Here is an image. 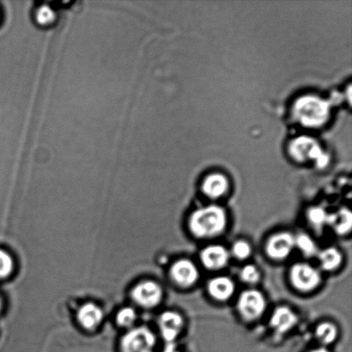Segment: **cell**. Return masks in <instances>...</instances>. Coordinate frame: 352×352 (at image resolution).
Returning a JSON list of instances; mask_svg holds the SVG:
<instances>
[{"label":"cell","mask_w":352,"mask_h":352,"mask_svg":"<svg viewBox=\"0 0 352 352\" xmlns=\"http://www.w3.org/2000/svg\"><path fill=\"white\" fill-rule=\"evenodd\" d=\"M1 16H2L1 10H0V20H1Z\"/></svg>","instance_id":"obj_29"},{"label":"cell","mask_w":352,"mask_h":352,"mask_svg":"<svg viewBox=\"0 0 352 352\" xmlns=\"http://www.w3.org/2000/svg\"><path fill=\"white\" fill-rule=\"evenodd\" d=\"M295 248V236L291 233L281 232L274 234L267 241L265 250L268 256L276 261H282L291 254Z\"/></svg>","instance_id":"obj_8"},{"label":"cell","mask_w":352,"mask_h":352,"mask_svg":"<svg viewBox=\"0 0 352 352\" xmlns=\"http://www.w3.org/2000/svg\"><path fill=\"white\" fill-rule=\"evenodd\" d=\"M156 342V336L150 329L133 327L120 340V352H153Z\"/></svg>","instance_id":"obj_4"},{"label":"cell","mask_w":352,"mask_h":352,"mask_svg":"<svg viewBox=\"0 0 352 352\" xmlns=\"http://www.w3.org/2000/svg\"><path fill=\"white\" fill-rule=\"evenodd\" d=\"M210 295L217 301H227L234 292V284L232 279L228 277L214 278L209 282Z\"/></svg>","instance_id":"obj_15"},{"label":"cell","mask_w":352,"mask_h":352,"mask_svg":"<svg viewBox=\"0 0 352 352\" xmlns=\"http://www.w3.org/2000/svg\"><path fill=\"white\" fill-rule=\"evenodd\" d=\"M170 275L176 285L188 288L198 280L199 272L191 261L179 260L172 265Z\"/></svg>","instance_id":"obj_9"},{"label":"cell","mask_w":352,"mask_h":352,"mask_svg":"<svg viewBox=\"0 0 352 352\" xmlns=\"http://www.w3.org/2000/svg\"><path fill=\"white\" fill-rule=\"evenodd\" d=\"M229 188V182L223 175L212 174L203 182L204 193L210 199H219L226 195Z\"/></svg>","instance_id":"obj_14"},{"label":"cell","mask_w":352,"mask_h":352,"mask_svg":"<svg viewBox=\"0 0 352 352\" xmlns=\"http://www.w3.org/2000/svg\"><path fill=\"white\" fill-rule=\"evenodd\" d=\"M78 322L85 329L92 331L98 329L104 319V313L101 307L94 302H88L78 310Z\"/></svg>","instance_id":"obj_11"},{"label":"cell","mask_w":352,"mask_h":352,"mask_svg":"<svg viewBox=\"0 0 352 352\" xmlns=\"http://www.w3.org/2000/svg\"><path fill=\"white\" fill-rule=\"evenodd\" d=\"M188 223L193 236L199 238L214 237L226 229L227 213L219 206L201 207L192 213Z\"/></svg>","instance_id":"obj_1"},{"label":"cell","mask_w":352,"mask_h":352,"mask_svg":"<svg viewBox=\"0 0 352 352\" xmlns=\"http://www.w3.org/2000/svg\"><path fill=\"white\" fill-rule=\"evenodd\" d=\"M162 352H181L176 348L175 343H168Z\"/></svg>","instance_id":"obj_26"},{"label":"cell","mask_w":352,"mask_h":352,"mask_svg":"<svg viewBox=\"0 0 352 352\" xmlns=\"http://www.w3.org/2000/svg\"><path fill=\"white\" fill-rule=\"evenodd\" d=\"M293 116L306 127H320L330 116L329 102L316 96H305L296 100L292 109Z\"/></svg>","instance_id":"obj_2"},{"label":"cell","mask_w":352,"mask_h":352,"mask_svg":"<svg viewBox=\"0 0 352 352\" xmlns=\"http://www.w3.org/2000/svg\"><path fill=\"white\" fill-rule=\"evenodd\" d=\"M231 250H232L234 256L237 258L238 260H246L252 253L250 244L243 240L236 241Z\"/></svg>","instance_id":"obj_25"},{"label":"cell","mask_w":352,"mask_h":352,"mask_svg":"<svg viewBox=\"0 0 352 352\" xmlns=\"http://www.w3.org/2000/svg\"><path fill=\"white\" fill-rule=\"evenodd\" d=\"M137 319L138 314L132 307L120 309L116 315V322L122 327H133Z\"/></svg>","instance_id":"obj_22"},{"label":"cell","mask_w":352,"mask_h":352,"mask_svg":"<svg viewBox=\"0 0 352 352\" xmlns=\"http://www.w3.org/2000/svg\"><path fill=\"white\" fill-rule=\"evenodd\" d=\"M33 16L34 23L41 28H50L57 21L56 9L47 3L37 6L34 10Z\"/></svg>","instance_id":"obj_17"},{"label":"cell","mask_w":352,"mask_h":352,"mask_svg":"<svg viewBox=\"0 0 352 352\" xmlns=\"http://www.w3.org/2000/svg\"><path fill=\"white\" fill-rule=\"evenodd\" d=\"M318 256L320 267L327 272L336 270L342 263V254L333 247L320 251Z\"/></svg>","instance_id":"obj_18"},{"label":"cell","mask_w":352,"mask_h":352,"mask_svg":"<svg viewBox=\"0 0 352 352\" xmlns=\"http://www.w3.org/2000/svg\"><path fill=\"white\" fill-rule=\"evenodd\" d=\"M2 308V300L1 298H0V309Z\"/></svg>","instance_id":"obj_28"},{"label":"cell","mask_w":352,"mask_h":352,"mask_svg":"<svg viewBox=\"0 0 352 352\" xmlns=\"http://www.w3.org/2000/svg\"><path fill=\"white\" fill-rule=\"evenodd\" d=\"M289 154L298 163L316 162L317 166L323 168L329 163V157L323 153L316 140L309 137H299L292 141L289 146Z\"/></svg>","instance_id":"obj_3"},{"label":"cell","mask_w":352,"mask_h":352,"mask_svg":"<svg viewBox=\"0 0 352 352\" xmlns=\"http://www.w3.org/2000/svg\"><path fill=\"white\" fill-rule=\"evenodd\" d=\"M309 352H330L329 350L326 349V348H318V349H315Z\"/></svg>","instance_id":"obj_27"},{"label":"cell","mask_w":352,"mask_h":352,"mask_svg":"<svg viewBox=\"0 0 352 352\" xmlns=\"http://www.w3.org/2000/svg\"><path fill=\"white\" fill-rule=\"evenodd\" d=\"M161 336L168 343H174L184 326V320L179 314L175 311H165L160 317Z\"/></svg>","instance_id":"obj_10"},{"label":"cell","mask_w":352,"mask_h":352,"mask_svg":"<svg viewBox=\"0 0 352 352\" xmlns=\"http://www.w3.org/2000/svg\"><path fill=\"white\" fill-rule=\"evenodd\" d=\"M240 278L247 284H256L260 280L261 274L258 268L254 265H247L241 268Z\"/></svg>","instance_id":"obj_24"},{"label":"cell","mask_w":352,"mask_h":352,"mask_svg":"<svg viewBox=\"0 0 352 352\" xmlns=\"http://www.w3.org/2000/svg\"><path fill=\"white\" fill-rule=\"evenodd\" d=\"M229 252L221 245H212L204 248L200 253V260L207 269L219 270L229 262Z\"/></svg>","instance_id":"obj_12"},{"label":"cell","mask_w":352,"mask_h":352,"mask_svg":"<svg viewBox=\"0 0 352 352\" xmlns=\"http://www.w3.org/2000/svg\"><path fill=\"white\" fill-rule=\"evenodd\" d=\"M307 217L310 224L317 231H322L329 223V213L322 206H313L309 208Z\"/></svg>","instance_id":"obj_19"},{"label":"cell","mask_w":352,"mask_h":352,"mask_svg":"<svg viewBox=\"0 0 352 352\" xmlns=\"http://www.w3.org/2000/svg\"><path fill=\"white\" fill-rule=\"evenodd\" d=\"M131 296L138 305L144 309H153L161 302L163 289L157 282L146 280L134 286Z\"/></svg>","instance_id":"obj_7"},{"label":"cell","mask_w":352,"mask_h":352,"mask_svg":"<svg viewBox=\"0 0 352 352\" xmlns=\"http://www.w3.org/2000/svg\"><path fill=\"white\" fill-rule=\"evenodd\" d=\"M317 340L323 344H332L338 337L337 327L331 322H322L316 329Z\"/></svg>","instance_id":"obj_20"},{"label":"cell","mask_w":352,"mask_h":352,"mask_svg":"<svg viewBox=\"0 0 352 352\" xmlns=\"http://www.w3.org/2000/svg\"><path fill=\"white\" fill-rule=\"evenodd\" d=\"M298 247L299 250L306 256H314L317 254V246L316 241L307 234H300L295 237V247Z\"/></svg>","instance_id":"obj_21"},{"label":"cell","mask_w":352,"mask_h":352,"mask_svg":"<svg viewBox=\"0 0 352 352\" xmlns=\"http://www.w3.org/2000/svg\"><path fill=\"white\" fill-rule=\"evenodd\" d=\"M267 302L263 294L256 289H248L238 298L237 308L241 316L248 320H254L263 315Z\"/></svg>","instance_id":"obj_5"},{"label":"cell","mask_w":352,"mask_h":352,"mask_svg":"<svg viewBox=\"0 0 352 352\" xmlns=\"http://www.w3.org/2000/svg\"><path fill=\"white\" fill-rule=\"evenodd\" d=\"M292 284L298 291L308 292L319 286L322 276L316 267L307 263L293 265L291 270Z\"/></svg>","instance_id":"obj_6"},{"label":"cell","mask_w":352,"mask_h":352,"mask_svg":"<svg viewBox=\"0 0 352 352\" xmlns=\"http://www.w3.org/2000/svg\"><path fill=\"white\" fill-rule=\"evenodd\" d=\"M15 267L13 257L8 252L0 250V279L8 278Z\"/></svg>","instance_id":"obj_23"},{"label":"cell","mask_w":352,"mask_h":352,"mask_svg":"<svg viewBox=\"0 0 352 352\" xmlns=\"http://www.w3.org/2000/svg\"><path fill=\"white\" fill-rule=\"evenodd\" d=\"M338 234L350 233L352 227V213L348 208H341L336 213L329 214V223Z\"/></svg>","instance_id":"obj_16"},{"label":"cell","mask_w":352,"mask_h":352,"mask_svg":"<svg viewBox=\"0 0 352 352\" xmlns=\"http://www.w3.org/2000/svg\"><path fill=\"white\" fill-rule=\"evenodd\" d=\"M298 320V316L291 309L282 306L272 313L270 324L276 332L285 333L296 325Z\"/></svg>","instance_id":"obj_13"}]
</instances>
